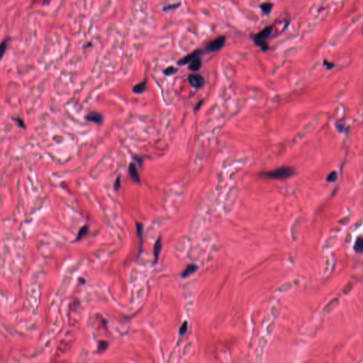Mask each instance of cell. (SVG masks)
<instances>
[{"label": "cell", "mask_w": 363, "mask_h": 363, "mask_svg": "<svg viewBox=\"0 0 363 363\" xmlns=\"http://www.w3.org/2000/svg\"><path fill=\"white\" fill-rule=\"evenodd\" d=\"M295 175V170L289 166H284L271 171L261 173L262 178L271 180H286Z\"/></svg>", "instance_id": "cell-1"}, {"label": "cell", "mask_w": 363, "mask_h": 363, "mask_svg": "<svg viewBox=\"0 0 363 363\" xmlns=\"http://www.w3.org/2000/svg\"><path fill=\"white\" fill-rule=\"evenodd\" d=\"M272 26H269L265 27L261 31H260L259 33H258L256 35L253 36L254 42L258 46H259L262 49V50L266 51L269 49L267 39L270 37V36L272 32Z\"/></svg>", "instance_id": "cell-2"}, {"label": "cell", "mask_w": 363, "mask_h": 363, "mask_svg": "<svg viewBox=\"0 0 363 363\" xmlns=\"http://www.w3.org/2000/svg\"><path fill=\"white\" fill-rule=\"evenodd\" d=\"M226 40V38L223 36L217 37L206 44V49L209 52H216V51L221 50L225 45Z\"/></svg>", "instance_id": "cell-3"}, {"label": "cell", "mask_w": 363, "mask_h": 363, "mask_svg": "<svg viewBox=\"0 0 363 363\" xmlns=\"http://www.w3.org/2000/svg\"><path fill=\"white\" fill-rule=\"evenodd\" d=\"M190 85L195 89H199L204 86V79L199 74H191L188 76Z\"/></svg>", "instance_id": "cell-4"}, {"label": "cell", "mask_w": 363, "mask_h": 363, "mask_svg": "<svg viewBox=\"0 0 363 363\" xmlns=\"http://www.w3.org/2000/svg\"><path fill=\"white\" fill-rule=\"evenodd\" d=\"M200 54H201L200 50H194V52L189 53V54L187 55L186 56L182 57V59L179 60L178 62V64L180 66H183L185 65H187V64H190L192 61L194 60V59L196 58V57H199Z\"/></svg>", "instance_id": "cell-5"}, {"label": "cell", "mask_w": 363, "mask_h": 363, "mask_svg": "<svg viewBox=\"0 0 363 363\" xmlns=\"http://www.w3.org/2000/svg\"><path fill=\"white\" fill-rule=\"evenodd\" d=\"M85 119L87 121H90L97 123V124H102L103 123V116L99 113L96 112H92L89 113L85 116Z\"/></svg>", "instance_id": "cell-6"}, {"label": "cell", "mask_w": 363, "mask_h": 363, "mask_svg": "<svg viewBox=\"0 0 363 363\" xmlns=\"http://www.w3.org/2000/svg\"><path fill=\"white\" fill-rule=\"evenodd\" d=\"M129 175L131 176V179L133 181H135L136 182H138V183L140 182L139 173H138V169H137V168H136V164L134 163H131L129 164Z\"/></svg>", "instance_id": "cell-7"}, {"label": "cell", "mask_w": 363, "mask_h": 363, "mask_svg": "<svg viewBox=\"0 0 363 363\" xmlns=\"http://www.w3.org/2000/svg\"><path fill=\"white\" fill-rule=\"evenodd\" d=\"M162 247H163V243H162V238L159 237L155 241L154 247H153V255H154L155 258V263H156L157 260L159 259L160 254L162 251Z\"/></svg>", "instance_id": "cell-8"}, {"label": "cell", "mask_w": 363, "mask_h": 363, "mask_svg": "<svg viewBox=\"0 0 363 363\" xmlns=\"http://www.w3.org/2000/svg\"><path fill=\"white\" fill-rule=\"evenodd\" d=\"M146 85H147V80L145 79L142 82H140L136 85H134L133 87V92L136 94H142L143 93L145 90L146 89Z\"/></svg>", "instance_id": "cell-9"}, {"label": "cell", "mask_w": 363, "mask_h": 363, "mask_svg": "<svg viewBox=\"0 0 363 363\" xmlns=\"http://www.w3.org/2000/svg\"><path fill=\"white\" fill-rule=\"evenodd\" d=\"M202 59L200 56L196 57L189 65V69L193 72H197L202 67Z\"/></svg>", "instance_id": "cell-10"}, {"label": "cell", "mask_w": 363, "mask_h": 363, "mask_svg": "<svg viewBox=\"0 0 363 363\" xmlns=\"http://www.w3.org/2000/svg\"><path fill=\"white\" fill-rule=\"evenodd\" d=\"M196 270H197V266H196V264H189V265H187V268L185 269V270L183 271L182 274V277H189V275H191L192 274H193L194 272H195Z\"/></svg>", "instance_id": "cell-11"}, {"label": "cell", "mask_w": 363, "mask_h": 363, "mask_svg": "<svg viewBox=\"0 0 363 363\" xmlns=\"http://www.w3.org/2000/svg\"><path fill=\"white\" fill-rule=\"evenodd\" d=\"M273 6H274V4L272 2H263V3L260 4V8L264 14L269 15L272 12Z\"/></svg>", "instance_id": "cell-12"}, {"label": "cell", "mask_w": 363, "mask_h": 363, "mask_svg": "<svg viewBox=\"0 0 363 363\" xmlns=\"http://www.w3.org/2000/svg\"><path fill=\"white\" fill-rule=\"evenodd\" d=\"M354 250L356 253H363V238L359 237L356 240V242L354 245Z\"/></svg>", "instance_id": "cell-13"}, {"label": "cell", "mask_w": 363, "mask_h": 363, "mask_svg": "<svg viewBox=\"0 0 363 363\" xmlns=\"http://www.w3.org/2000/svg\"><path fill=\"white\" fill-rule=\"evenodd\" d=\"M88 231H89L88 226L85 225L84 226H82V227L80 229V230H79L78 236H77L76 240H80L82 238H84V237L86 236L87 233H88Z\"/></svg>", "instance_id": "cell-14"}, {"label": "cell", "mask_w": 363, "mask_h": 363, "mask_svg": "<svg viewBox=\"0 0 363 363\" xmlns=\"http://www.w3.org/2000/svg\"><path fill=\"white\" fill-rule=\"evenodd\" d=\"M9 38H5V39L1 43V45H0V57H1V59L3 57L4 53L6 52V48H7L8 46V42L9 41Z\"/></svg>", "instance_id": "cell-15"}, {"label": "cell", "mask_w": 363, "mask_h": 363, "mask_svg": "<svg viewBox=\"0 0 363 363\" xmlns=\"http://www.w3.org/2000/svg\"><path fill=\"white\" fill-rule=\"evenodd\" d=\"M136 230H137V234L138 237L140 238V248H141V243L143 242V225L142 223H138V222H136Z\"/></svg>", "instance_id": "cell-16"}, {"label": "cell", "mask_w": 363, "mask_h": 363, "mask_svg": "<svg viewBox=\"0 0 363 363\" xmlns=\"http://www.w3.org/2000/svg\"><path fill=\"white\" fill-rule=\"evenodd\" d=\"M338 304V301L336 299V300H333L331 302H330L329 304H328L327 306L325 307V309H324V311H325L326 313H329L333 309H334L335 307L337 306V304Z\"/></svg>", "instance_id": "cell-17"}, {"label": "cell", "mask_w": 363, "mask_h": 363, "mask_svg": "<svg viewBox=\"0 0 363 363\" xmlns=\"http://www.w3.org/2000/svg\"><path fill=\"white\" fill-rule=\"evenodd\" d=\"M178 68L173 67V66H170L168 67L163 70V74L166 76H171L175 73L178 72Z\"/></svg>", "instance_id": "cell-18"}, {"label": "cell", "mask_w": 363, "mask_h": 363, "mask_svg": "<svg viewBox=\"0 0 363 363\" xmlns=\"http://www.w3.org/2000/svg\"><path fill=\"white\" fill-rule=\"evenodd\" d=\"M12 119L14 121H16V122L17 123V124H18V126H19V127L22 128V129H26V124H25L24 121H23V120L22 119L19 118V117H12Z\"/></svg>", "instance_id": "cell-19"}, {"label": "cell", "mask_w": 363, "mask_h": 363, "mask_svg": "<svg viewBox=\"0 0 363 363\" xmlns=\"http://www.w3.org/2000/svg\"><path fill=\"white\" fill-rule=\"evenodd\" d=\"M181 4V3H176V4H168V5L164 6L163 7V11H169V10H172V9H176L180 6V5Z\"/></svg>", "instance_id": "cell-20"}, {"label": "cell", "mask_w": 363, "mask_h": 363, "mask_svg": "<svg viewBox=\"0 0 363 363\" xmlns=\"http://www.w3.org/2000/svg\"><path fill=\"white\" fill-rule=\"evenodd\" d=\"M121 175H119L117 177L116 181H115L114 182V189L116 190V191H119V189H120L121 188Z\"/></svg>", "instance_id": "cell-21"}, {"label": "cell", "mask_w": 363, "mask_h": 363, "mask_svg": "<svg viewBox=\"0 0 363 363\" xmlns=\"http://www.w3.org/2000/svg\"><path fill=\"white\" fill-rule=\"evenodd\" d=\"M187 328H188V324H187V321H185L183 323L182 325L180 327V335H184L186 334V332L187 331Z\"/></svg>", "instance_id": "cell-22"}, {"label": "cell", "mask_w": 363, "mask_h": 363, "mask_svg": "<svg viewBox=\"0 0 363 363\" xmlns=\"http://www.w3.org/2000/svg\"><path fill=\"white\" fill-rule=\"evenodd\" d=\"M337 179V173L336 172H333L331 173L328 175L327 180L328 182H335Z\"/></svg>", "instance_id": "cell-23"}, {"label": "cell", "mask_w": 363, "mask_h": 363, "mask_svg": "<svg viewBox=\"0 0 363 363\" xmlns=\"http://www.w3.org/2000/svg\"><path fill=\"white\" fill-rule=\"evenodd\" d=\"M202 104H203V101L202 100V101H200L197 104H196V106H195V110H196V111L199 110V109L201 108V106H202Z\"/></svg>", "instance_id": "cell-24"}, {"label": "cell", "mask_w": 363, "mask_h": 363, "mask_svg": "<svg viewBox=\"0 0 363 363\" xmlns=\"http://www.w3.org/2000/svg\"><path fill=\"white\" fill-rule=\"evenodd\" d=\"M89 45H92V43H87V44H86V45H85V46H84V48H87V47H89V46H89Z\"/></svg>", "instance_id": "cell-25"}, {"label": "cell", "mask_w": 363, "mask_h": 363, "mask_svg": "<svg viewBox=\"0 0 363 363\" xmlns=\"http://www.w3.org/2000/svg\"><path fill=\"white\" fill-rule=\"evenodd\" d=\"M362 116H363V112H362Z\"/></svg>", "instance_id": "cell-26"}]
</instances>
